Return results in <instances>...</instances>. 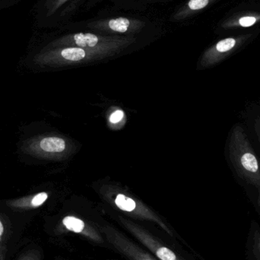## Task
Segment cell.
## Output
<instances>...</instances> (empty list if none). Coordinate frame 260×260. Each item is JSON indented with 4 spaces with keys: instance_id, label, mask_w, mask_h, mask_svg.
Masks as SVG:
<instances>
[{
    "instance_id": "obj_4",
    "label": "cell",
    "mask_w": 260,
    "mask_h": 260,
    "mask_svg": "<svg viewBox=\"0 0 260 260\" xmlns=\"http://www.w3.org/2000/svg\"><path fill=\"white\" fill-rule=\"evenodd\" d=\"M134 39L130 38L102 36L92 33H76L66 35L56 40L53 44L65 47H78L94 50L96 48L118 47L129 44Z\"/></svg>"
},
{
    "instance_id": "obj_2",
    "label": "cell",
    "mask_w": 260,
    "mask_h": 260,
    "mask_svg": "<svg viewBox=\"0 0 260 260\" xmlns=\"http://www.w3.org/2000/svg\"><path fill=\"white\" fill-rule=\"evenodd\" d=\"M120 223L138 242L159 260H189L177 244L160 229L146 228L131 220L121 218Z\"/></svg>"
},
{
    "instance_id": "obj_12",
    "label": "cell",
    "mask_w": 260,
    "mask_h": 260,
    "mask_svg": "<svg viewBox=\"0 0 260 260\" xmlns=\"http://www.w3.org/2000/svg\"><path fill=\"white\" fill-rule=\"evenodd\" d=\"M47 198H48V195H47V192H43L37 194V195L35 196V197L31 199V200H30V207L37 208L42 206V205L45 203Z\"/></svg>"
},
{
    "instance_id": "obj_8",
    "label": "cell",
    "mask_w": 260,
    "mask_h": 260,
    "mask_svg": "<svg viewBox=\"0 0 260 260\" xmlns=\"http://www.w3.org/2000/svg\"><path fill=\"white\" fill-rule=\"evenodd\" d=\"M41 148L47 152H62L66 148L65 141L59 137H47L41 141Z\"/></svg>"
},
{
    "instance_id": "obj_11",
    "label": "cell",
    "mask_w": 260,
    "mask_h": 260,
    "mask_svg": "<svg viewBox=\"0 0 260 260\" xmlns=\"http://www.w3.org/2000/svg\"><path fill=\"white\" fill-rule=\"evenodd\" d=\"M69 0H46L45 9L47 16L53 15Z\"/></svg>"
},
{
    "instance_id": "obj_3",
    "label": "cell",
    "mask_w": 260,
    "mask_h": 260,
    "mask_svg": "<svg viewBox=\"0 0 260 260\" xmlns=\"http://www.w3.org/2000/svg\"><path fill=\"white\" fill-rule=\"evenodd\" d=\"M103 230L111 250L120 253L126 259L159 260L145 247H141L140 244H136L117 228L105 224Z\"/></svg>"
},
{
    "instance_id": "obj_6",
    "label": "cell",
    "mask_w": 260,
    "mask_h": 260,
    "mask_svg": "<svg viewBox=\"0 0 260 260\" xmlns=\"http://www.w3.org/2000/svg\"><path fill=\"white\" fill-rule=\"evenodd\" d=\"M238 44L236 39L232 38L221 40L215 44L212 50L209 52L208 59L210 63H215L224 59V56L230 54Z\"/></svg>"
},
{
    "instance_id": "obj_5",
    "label": "cell",
    "mask_w": 260,
    "mask_h": 260,
    "mask_svg": "<svg viewBox=\"0 0 260 260\" xmlns=\"http://www.w3.org/2000/svg\"><path fill=\"white\" fill-rule=\"evenodd\" d=\"M145 23L138 19L120 18H110L93 21L87 24L89 28L108 33H139L145 27Z\"/></svg>"
},
{
    "instance_id": "obj_9",
    "label": "cell",
    "mask_w": 260,
    "mask_h": 260,
    "mask_svg": "<svg viewBox=\"0 0 260 260\" xmlns=\"http://www.w3.org/2000/svg\"><path fill=\"white\" fill-rule=\"evenodd\" d=\"M114 203L119 209L123 212L129 213L137 212L136 202L123 194H118L114 200Z\"/></svg>"
},
{
    "instance_id": "obj_10",
    "label": "cell",
    "mask_w": 260,
    "mask_h": 260,
    "mask_svg": "<svg viewBox=\"0 0 260 260\" xmlns=\"http://www.w3.org/2000/svg\"><path fill=\"white\" fill-rule=\"evenodd\" d=\"M209 0H189L188 2L186 7L181 9L177 12L174 18L177 19H181L186 16L189 11H198L204 9L209 4Z\"/></svg>"
},
{
    "instance_id": "obj_7",
    "label": "cell",
    "mask_w": 260,
    "mask_h": 260,
    "mask_svg": "<svg viewBox=\"0 0 260 260\" xmlns=\"http://www.w3.org/2000/svg\"><path fill=\"white\" fill-rule=\"evenodd\" d=\"M92 50L82 48V47H65L60 50H54L53 52L65 60L70 61V62H78L85 59L89 52Z\"/></svg>"
},
{
    "instance_id": "obj_18",
    "label": "cell",
    "mask_w": 260,
    "mask_h": 260,
    "mask_svg": "<svg viewBox=\"0 0 260 260\" xmlns=\"http://www.w3.org/2000/svg\"><path fill=\"white\" fill-rule=\"evenodd\" d=\"M5 259V254L4 253H2L1 251H0V260H4Z\"/></svg>"
},
{
    "instance_id": "obj_13",
    "label": "cell",
    "mask_w": 260,
    "mask_h": 260,
    "mask_svg": "<svg viewBox=\"0 0 260 260\" xmlns=\"http://www.w3.org/2000/svg\"><path fill=\"white\" fill-rule=\"evenodd\" d=\"M18 260H42V255L38 250H30L24 253Z\"/></svg>"
},
{
    "instance_id": "obj_1",
    "label": "cell",
    "mask_w": 260,
    "mask_h": 260,
    "mask_svg": "<svg viewBox=\"0 0 260 260\" xmlns=\"http://www.w3.org/2000/svg\"><path fill=\"white\" fill-rule=\"evenodd\" d=\"M228 147L231 163L238 177L260 192V163L241 125H235L231 130Z\"/></svg>"
},
{
    "instance_id": "obj_14",
    "label": "cell",
    "mask_w": 260,
    "mask_h": 260,
    "mask_svg": "<svg viewBox=\"0 0 260 260\" xmlns=\"http://www.w3.org/2000/svg\"><path fill=\"white\" fill-rule=\"evenodd\" d=\"M0 251L6 254V229L0 220Z\"/></svg>"
},
{
    "instance_id": "obj_17",
    "label": "cell",
    "mask_w": 260,
    "mask_h": 260,
    "mask_svg": "<svg viewBox=\"0 0 260 260\" xmlns=\"http://www.w3.org/2000/svg\"><path fill=\"white\" fill-rule=\"evenodd\" d=\"M254 129L256 132V136L260 143V116L255 121Z\"/></svg>"
},
{
    "instance_id": "obj_15",
    "label": "cell",
    "mask_w": 260,
    "mask_h": 260,
    "mask_svg": "<svg viewBox=\"0 0 260 260\" xmlns=\"http://www.w3.org/2000/svg\"><path fill=\"white\" fill-rule=\"evenodd\" d=\"M256 22V18L255 17L246 16L243 17L239 20L240 25L242 27H250Z\"/></svg>"
},
{
    "instance_id": "obj_16",
    "label": "cell",
    "mask_w": 260,
    "mask_h": 260,
    "mask_svg": "<svg viewBox=\"0 0 260 260\" xmlns=\"http://www.w3.org/2000/svg\"><path fill=\"white\" fill-rule=\"evenodd\" d=\"M123 111H117L111 116V118H110V120H111V123H117L118 122H120V120L123 119Z\"/></svg>"
}]
</instances>
